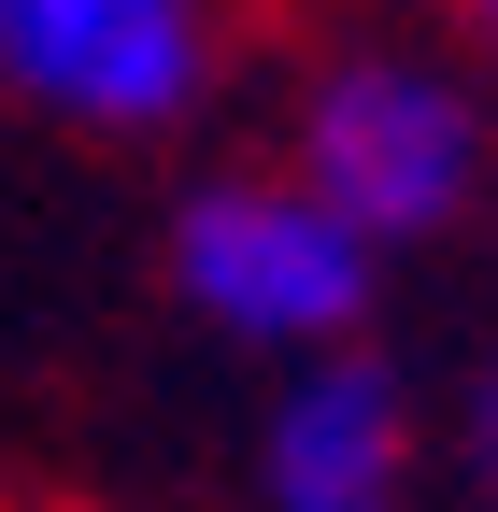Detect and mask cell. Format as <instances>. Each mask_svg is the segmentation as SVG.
I'll return each instance as SVG.
<instances>
[{"instance_id": "cell-1", "label": "cell", "mask_w": 498, "mask_h": 512, "mask_svg": "<svg viewBox=\"0 0 498 512\" xmlns=\"http://www.w3.org/2000/svg\"><path fill=\"white\" fill-rule=\"evenodd\" d=\"M285 171L314 185L370 256H413V242H442V228L484 214L498 114H484V86L456 57H427V43H342L285 100Z\"/></svg>"}, {"instance_id": "cell-5", "label": "cell", "mask_w": 498, "mask_h": 512, "mask_svg": "<svg viewBox=\"0 0 498 512\" xmlns=\"http://www.w3.org/2000/svg\"><path fill=\"white\" fill-rule=\"evenodd\" d=\"M456 484H470V512H498V356L456 384Z\"/></svg>"}, {"instance_id": "cell-2", "label": "cell", "mask_w": 498, "mask_h": 512, "mask_svg": "<svg viewBox=\"0 0 498 512\" xmlns=\"http://www.w3.org/2000/svg\"><path fill=\"white\" fill-rule=\"evenodd\" d=\"M171 299L200 313L214 342L242 356H328V342H370V299H385V256H370L299 171H200L171 200Z\"/></svg>"}, {"instance_id": "cell-3", "label": "cell", "mask_w": 498, "mask_h": 512, "mask_svg": "<svg viewBox=\"0 0 498 512\" xmlns=\"http://www.w3.org/2000/svg\"><path fill=\"white\" fill-rule=\"evenodd\" d=\"M228 86L214 0H0V100L72 143H171Z\"/></svg>"}, {"instance_id": "cell-4", "label": "cell", "mask_w": 498, "mask_h": 512, "mask_svg": "<svg viewBox=\"0 0 498 512\" xmlns=\"http://www.w3.org/2000/svg\"><path fill=\"white\" fill-rule=\"evenodd\" d=\"M413 470H427V413L370 342H328V356L271 370L257 512H413Z\"/></svg>"}, {"instance_id": "cell-6", "label": "cell", "mask_w": 498, "mask_h": 512, "mask_svg": "<svg viewBox=\"0 0 498 512\" xmlns=\"http://www.w3.org/2000/svg\"><path fill=\"white\" fill-rule=\"evenodd\" d=\"M456 29H470V57L498 72V0H456Z\"/></svg>"}]
</instances>
